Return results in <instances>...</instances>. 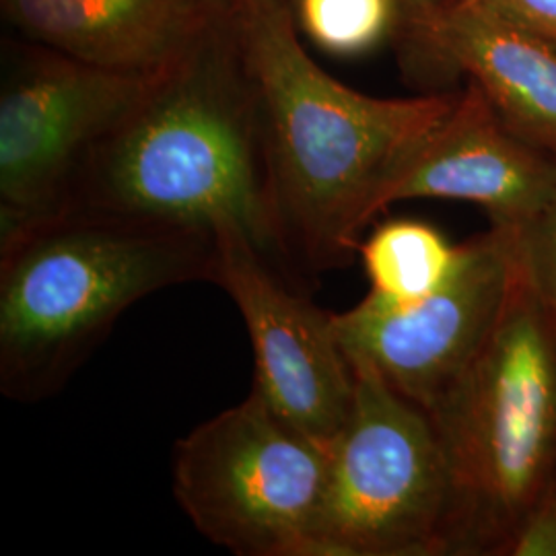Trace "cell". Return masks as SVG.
<instances>
[{"mask_svg": "<svg viewBox=\"0 0 556 556\" xmlns=\"http://www.w3.org/2000/svg\"><path fill=\"white\" fill-rule=\"evenodd\" d=\"M369 280V298L386 305H410L433 295L456 273L462 243L418 219L383 220L358 243Z\"/></svg>", "mask_w": 556, "mask_h": 556, "instance_id": "cell-13", "label": "cell"}, {"mask_svg": "<svg viewBox=\"0 0 556 556\" xmlns=\"http://www.w3.org/2000/svg\"><path fill=\"white\" fill-rule=\"evenodd\" d=\"M556 43V0H495Z\"/></svg>", "mask_w": 556, "mask_h": 556, "instance_id": "cell-17", "label": "cell"}, {"mask_svg": "<svg viewBox=\"0 0 556 556\" xmlns=\"http://www.w3.org/2000/svg\"><path fill=\"white\" fill-rule=\"evenodd\" d=\"M509 233L521 275L556 314V197L534 219Z\"/></svg>", "mask_w": 556, "mask_h": 556, "instance_id": "cell-15", "label": "cell"}, {"mask_svg": "<svg viewBox=\"0 0 556 556\" xmlns=\"http://www.w3.org/2000/svg\"><path fill=\"white\" fill-rule=\"evenodd\" d=\"M503 556H556V477L521 521Z\"/></svg>", "mask_w": 556, "mask_h": 556, "instance_id": "cell-16", "label": "cell"}, {"mask_svg": "<svg viewBox=\"0 0 556 556\" xmlns=\"http://www.w3.org/2000/svg\"><path fill=\"white\" fill-rule=\"evenodd\" d=\"M157 80L103 71L62 54L36 60L4 80L0 238L68 211L96 147Z\"/></svg>", "mask_w": 556, "mask_h": 556, "instance_id": "cell-7", "label": "cell"}, {"mask_svg": "<svg viewBox=\"0 0 556 556\" xmlns=\"http://www.w3.org/2000/svg\"><path fill=\"white\" fill-rule=\"evenodd\" d=\"M355 404L330 450L321 556L450 555L454 489L431 417L349 358Z\"/></svg>", "mask_w": 556, "mask_h": 556, "instance_id": "cell-6", "label": "cell"}, {"mask_svg": "<svg viewBox=\"0 0 556 556\" xmlns=\"http://www.w3.org/2000/svg\"><path fill=\"white\" fill-rule=\"evenodd\" d=\"M307 38L337 56L376 48L402 17V0H295Z\"/></svg>", "mask_w": 556, "mask_h": 556, "instance_id": "cell-14", "label": "cell"}, {"mask_svg": "<svg viewBox=\"0 0 556 556\" xmlns=\"http://www.w3.org/2000/svg\"><path fill=\"white\" fill-rule=\"evenodd\" d=\"M227 0H2L7 20L56 54L161 79L199 56Z\"/></svg>", "mask_w": 556, "mask_h": 556, "instance_id": "cell-12", "label": "cell"}, {"mask_svg": "<svg viewBox=\"0 0 556 556\" xmlns=\"http://www.w3.org/2000/svg\"><path fill=\"white\" fill-rule=\"evenodd\" d=\"M68 208L213 236L238 231L287 275L250 80L200 56L157 80L101 140L80 172Z\"/></svg>", "mask_w": 556, "mask_h": 556, "instance_id": "cell-3", "label": "cell"}, {"mask_svg": "<svg viewBox=\"0 0 556 556\" xmlns=\"http://www.w3.org/2000/svg\"><path fill=\"white\" fill-rule=\"evenodd\" d=\"M328 445L252 394L178 439L174 495L202 536L239 556H321Z\"/></svg>", "mask_w": 556, "mask_h": 556, "instance_id": "cell-5", "label": "cell"}, {"mask_svg": "<svg viewBox=\"0 0 556 556\" xmlns=\"http://www.w3.org/2000/svg\"><path fill=\"white\" fill-rule=\"evenodd\" d=\"M427 415L452 475L450 555L503 556L556 477V314L519 266L491 337Z\"/></svg>", "mask_w": 556, "mask_h": 556, "instance_id": "cell-4", "label": "cell"}, {"mask_svg": "<svg viewBox=\"0 0 556 556\" xmlns=\"http://www.w3.org/2000/svg\"><path fill=\"white\" fill-rule=\"evenodd\" d=\"M213 285L248 328L254 392L301 433L332 447L355 404V374L334 328V314L305 295L238 231L217 233Z\"/></svg>", "mask_w": 556, "mask_h": 556, "instance_id": "cell-9", "label": "cell"}, {"mask_svg": "<svg viewBox=\"0 0 556 556\" xmlns=\"http://www.w3.org/2000/svg\"><path fill=\"white\" fill-rule=\"evenodd\" d=\"M217 236L68 208L0 238V392L59 394L119 316L157 291L213 282Z\"/></svg>", "mask_w": 556, "mask_h": 556, "instance_id": "cell-2", "label": "cell"}, {"mask_svg": "<svg viewBox=\"0 0 556 556\" xmlns=\"http://www.w3.org/2000/svg\"><path fill=\"white\" fill-rule=\"evenodd\" d=\"M439 0H402V9H415V7H425V4H433Z\"/></svg>", "mask_w": 556, "mask_h": 556, "instance_id": "cell-18", "label": "cell"}, {"mask_svg": "<svg viewBox=\"0 0 556 556\" xmlns=\"http://www.w3.org/2000/svg\"><path fill=\"white\" fill-rule=\"evenodd\" d=\"M287 275L351 264L358 236L386 211L400 169L445 118L457 93L381 100L342 85L303 50L282 0H229Z\"/></svg>", "mask_w": 556, "mask_h": 556, "instance_id": "cell-1", "label": "cell"}, {"mask_svg": "<svg viewBox=\"0 0 556 556\" xmlns=\"http://www.w3.org/2000/svg\"><path fill=\"white\" fill-rule=\"evenodd\" d=\"M433 64L466 75L519 137L556 160V43L495 0L402 9Z\"/></svg>", "mask_w": 556, "mask_h": 556, "instance_id": "cell-11", "label": "cell"}, {"mask_svg": "<svg viewBox=\"0 0 556 556\" xmlns=\"http://www.w3.org/2000/svg\"><path fill=\"white\" fill-rule=\"evenodd\" d=\"M516 277L514 238L491 227L462 243L456 273L433 295L410 305L367 295L334 314V328L346 357L429 413L491 337Z\"/></svg>", "mask_w": 556, "mask_h": 556, "instance_id": "cell-8", "label": "cell"}, {"mask_svg": "<svg viewBox=\"0 0 556 556\" xmlns=\"http://www.w3.org/2000/svg\"><path fill=\"white\" fill-rule=\"evenodd\" d=\"M555 197V157L519 137L470 83L390 184L386 208L413 199L470 202L491 227L517 231Z\"/></svg>", "mask_w": 556, "mask_h": 556, "instance_id": "cell-10", "label": "cell"}]
</instances>
